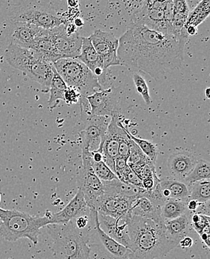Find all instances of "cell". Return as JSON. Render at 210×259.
Here are the masks:
<instances>
[{"mask_svg": "<svg viewBox=\"0 0 210 259\" xmlns=\"http://www.w3.org/2000/svg\"><path fill=\"white\" fill-rule=\"evenodd\" d=\"M188 37H178L131 23L119 40L121 65L155 80L179 69Z\"/></svg>", "mask_w": 210, "mask_h": 259, "instance_id": "cell-1", "label": "cell"}, {"mask_svg": "<svg viewBox=\"0 0 210 259\" xmlns=\"http://www.w3.org/2000/svg\"><path fill=\"white\" fill-rule=\"evenodd\" d=\"M127 223L131 245L123 259H158L178 247L166 238L164 221L130 214Z\"/></svg>", "mask_w": 210, "mask_h": 259, "instance_id": "cell-2", "label": "cell"}, {"mask_svg": "<svg viewBox=\"0 0 210 259\" xmlns=\"http://www.w3.org/2000/svg\"><path fill=\"white\" fill-rule=\"evenodd\" d=\"M50 248L56 259H90V237L77 228L75 220L46 226Z\"/></svg>", "mask_w": 210, "mask_h": 259, "instance_id": "cell-3", "label": "cell"}, {"mask_svg": "<svg viewBox=\"0 0 210 259\" xmlns=\"http://www.w3.org/2000/svg\"><path fill=\"white\" fill-rule=\"evenodd\" d=\"M51 212L47 211L45 216L34 217L17 210L3 209L0 207V236L10 242L27 238L33 244L37 245L40 229L51 224Z\"/></svg>", "mask_w": 210, "mask_h": 259, "instance_id": "cell-4", "label": "cell"}, {"mask_svg": "<svg viewBox=\"0 0 210 259\" xmlns=\"http://www.w3.org/2000/svg\"><path fill=\"white\" fill-rule=\"evenodd\" d=\"M9 19L12 23H28L45 30L67 23L49 3L42 1L14 3L9 8Z\"/></svg>", "mask_w": 210, "mask_h": 259, "instance_id": "cell-5", "label": "cell"}, {"mask_svg": "<svg viewBox=\"0 0 210 259\" xmlns=\"http://www.w3.org/2000/svg\"><path fill=\"white\" fill-rule=\"evenodd\" d=\"M67 87L74 89L81 95L87 97L101 90L96 77L76 59H61L52 64Z\"/></svg>", "mask_w": 210, "mask_h": 259, "instance_id": "cell-6", "label": "cell"}, {"mask_svg": "<svg viewBox=\"0 0 210 259\" xmlns=\"http://www.w3.org/2000/svg\"><path fill=\"white\" fill-rule=\"evenodd\" d=\"M111 120V117L81 114L73 133L79 136L82 151L101 153L105 134Z\"/></svg>", "mask_w": 210, "mask_h": 259, "instance_id": "cell-7", "label": "cell"}, {"mask_svg": "<svg viewBox=\"0 0 210 259\" xmlns=\"http://www.w3.org/2000/svg\"><path fill=\"white\" fill-rule=\"evenodd\" d=\"M92 153L82 151V167L78 170L77 183L84 194L90 210H94L95 202L104 194L102 182L94 174L91 166Z\"/></svg>", "mask_w": 210, "mask_h": 259, "instance_id": "cell-8", "label": "cell"}, {"mask_svg": "<svg viewBox=\"0 0 210 259\" xmlns=\"http://www.w3.org/2000/svg\"><path fill=\"white\" fill-rule=\"evenodd\" d=\"M165 1H145L132 17L133 24L145 26L150 30L169 34L164 19Z\"/></svg>", "mask_w": 210, "mask_h": 259, "instance_id": "cell-9", "label": "cell"}, {"mask_svg": "<svg viewBox=\"0 0 210 259\" xmlns=\"http://www.w3.org/2000/svg\"><path fill=\"white\" fill-rule=\"evenodd\" d=\"M97 54L101 58L104 68L111 66L121 65L117 56L119 40L111 32L97 29L89 37Z\"/></svg>", "mask_w": 210, "mask_h": 259, "instance_id": "cell-10", "label": "cell"}, {"mask_svg": "<svg viewBox=\"0 0 210 259\" xmlns=\"http://www.w3.org/2000/svg\"><path fill=\"white\" fill-rule=\"evenodd\" d=\"M48 31L62 59H77L80 56L83 37L78 31L69 35L66 31L65 23Z\"/></svg>", "mask_w": 210, "mask_h": 259, "instance_id": "cell-11", "label": "cell"}, {"mask_svg": "<svg viewBox=\"0 0 210 259\" xmlns=\"http://www.w3.org/2000/svg\"><path fill=\"white\" fill-rule=\"evenodd\" d=\"M122 131V124L120 122L119 111H117L111 116L101 150L103 161L114 172V161L119 155L120 138Z\"/></svg>", "mask_w": 210, "mask_h": 259, "instance_id": "cell-12", "label": "cell"}, {"mask_svg": "<svg viewBox=\"0 0 210 259\" xmlns=\"http://www.w3.org/2000/svg\"><path fill=\"white\" fill-rule=\"evenodd\" d=\"M137 197H118L103 194L95 202L94 210L100 214L112 218H126L131 211L133 202Z\"/></svg>", "mask_w": 210, "mask_h": 259, "instance_id": "cell-13", "label": "cell"}, {"mask_svg": "<svg viewBox=\"0 0 210 259\" xmlns=\"http://www.w3.org/2000/svg\"><path fill=\"white\" fill-rule=\"evenodd\" d=\"M120 91L111 88L106 90L98 91L87 97L91 108L92 116L111 117L117 109Z\"/></svg>", "mask_w": 210, "mask_h": 259, "instance_id": "cell-14", "label": "cell"}, {"mask_svg": "<svg viewBox=\"0 0 210 259\" xmlns=\"http://www.w3.org/2000/svg\"><path fill=\"white\" fill-rule=\"evenodd\" d=\"M5 59L12 67L23 73L34 63L45 60L43 56L36 50L24 48L12 42L5 51Z\"/></svg>", "mask_w": 210, "mask_h": 259, "instance_id": "cell-15", "label": "cell"}, {"mask_svg": "<svg viewBox=\"0 0 210 259\" xmlns=\"http://www.w3.org/2000/svg\"><path fill=\"white\" fill-rule=\"evenodd\" d=\"M197 160L190 152L178 150L171 154L167 161L169 178L182 182L195 167Z\"/></svg>", "mask_w": 210, "mask_h": 259, "instance_id": "cell-16", "label": "cell"}, {"mask_svg": "<svg viewBox=\"0 0 210 259\" xmlns=\"http://www.w3.org/2000/svg\"><path fill=\"white\" fill-rule=\"evenodd\" d=\"M76 59L82 62L93 73L101 86L106 84L108 70L104 68L102 59L97 54L89 37H83L81 54Z\"/></svg>", "mask_w": 210, "mask_h": 259, "instance_id": "cell-17", "label": "cell"}, {"mask_svg": "<svg viewBox=\"0 0 210 259\" xmlns=\"http://www.w3.org/2000/svg\"><path fill=\"white\" fill-rule=\"evenodd\" d=\"M130 214L126 218L116 219L112 217L98 213L100 228L102 229L108 236L128 249H129L131 245L128 233V223H127Z\"/></svg>", "mask_w": 210, "mask_h": 259, "instance_id": "cell-18", "label": "cell"}, {"mask_svg": "<svg viewBox=\"0 0 210 259\" xmlns=\"http://www.w3.org/2000/svg\"><path fill=\"white\" fill-rule=\"evenodd\" d=\"M87 211H90V208L87 206L84 194L78 189L75 197L61 211L51 213L50 219L51 224H67L79 217L85 216Z\"/></svg>", "mask_w": 210, "mask_h": 259, "instance_id": "cell-19", "label": "cell"}, {"mask_svg": "<svg viewBox=\"0 0 210 259\" xmlns=\"http://www.w3.org/2000/svg\"><path fill=\"white\" fill-rule=\"evenodd\" d=\"M191 213H192L190 211H188L176 219L164 221V230L166 238L178 245V246L180 241L185 237L188 236L190 232Z\"/></svg>", "mask_w": 210, "mask_h": 259, "instance_id": "cell-20", "label": "cell"}, {"mask_svg": "<svg viewBox=\"0 0 210 259\" xmlns=\"http://www.w3.org/2000/svg\"><path fill=\"white\" fill-rule=\"evenodd\" d=\"M43 29L28 24V23H12L11 26L10 37L12 43L19 46L29 48L33 40L41 32Z\"/></svg>", "mask_w": 210, "mask_h": 259, "instance_id": "cell-21", "label": "cell"}, {"mask_svg": "<svg viewBox=\"0 0 210 259\" xmlns=\"http://www.w3.org/2000/svg\"><path fill=\"white\" fill-rule=\"evenodd\" d=\"M29 49L38 52L43 59L51 64H54L59 59H62L59 51L55 46L48 30L43 29L31 44Z\"/></svg>", "mask_w": 210, "mask_h": 259, "instance_id": "cell-22", "label": "cell"}, {"mask_svg": "<svg viewBox=\"0 0 210 259\" xmlns=\"http://www.w3.org/2000/svg\"><path fill=\"white\" fill-rule=\"evenodd\" d=\"M90 214L92 217V220H93L94 224H95V230L97 236H98V239L101 241V244L104 246L105 249L114 258L118 259L125 258V255L128 252V248L122 246L120 243L108 236L104 231L100 228L98 212L96 211L90 210Z\"/></svg>", "mask_w": 210, "mask_h": 259, "instance_id": "cell-23", "label": "cell"}, {"mask_svg": "<svg viewBox=\"0 0 210 259\" xmlns=\"http://www.w3.org/2000/svg\"><path fill=\"white\" fill-rule=\"evenodd\" d=\"M160 188L163 197L168 199H175V200H189V187L182 182L172 180L170 178L160 179Z\"/></svg>", "mask_w": 210, "mask_h": 259, "instance_id": "cell-24", "label": "cell"}, {"mask_svg": "<svg viewBox=\"0 0 210 259\" xmlns=\"http://www.w3.org/2000/svg\"><path fill=\"white\" fill-rule=\"evenodd\" d=\"M24 75L48 90L53 77V64L45 60L37 61L26 70Z\"/></svg>", "mask_w": 210, "mask_h": 259, "instance_id": "cell-25", "label": "cell"}, {"mask_svg": "<svg viewBox=\"0 0 210 259\" xmlns=\"http://www.w3.org/2000/svg\"><path fill=\"white\" fill-rule=\"evenodd\" d=\"M104 194L109 196L118 197H145L146 191L143 188L122 183L115 180L110 182H102Z\"/></svg>", "mask_w": 210, "mask_h": 259, "instance_id": "cell-26", "label": "cell"}, {"mask_svg": "<svg viewBox=\"0 0 210 259\" xmlns=\"http://www.w3.org/2000/svg\"><path fill=\"white\" fill-rule=\"evenodd\" d=\"M131 215L148 218L156 222L164 221L161 218V210L158 209L146 197H137L134 199L131 207Z\"/></svg>", "mask_w": 210, "mask_h": 259, "instance_id": "cell-27", "label": "cell"}, {"mask_svg": "<svg viewBox=\"0 0 210 259\" xmlns=\"http://www.w3.org/2000/svg\"><path fill=\"white\" fill-rule=\"evenodd\" d=\"M187 211V202L168 199L161 208V215L164 221H167L180 218Z\"/></svg>", "mask_w": 210, "mask_h": 259, "instance_id": "cell-28", "label": "cell"}, {"mask_svg": "<svg viewBox=\"0 0 210 259\" xmlns=\"http://www.w3.org/2000/svg\"><path fill=\"white\" fill-rule=\"evenodd\" d=\"M67 88L68 87L67 84L53 66V77L48 89L50 93L48 106L51 108H55L57 106L59 100H64V92L67 90Z\"/></svg>", "mask_w": 210, "mask_h": 259, "instance_id": "cell-29", "label": "cell"}, {"mask_svg": "<svg viewBox=\"0 0 210 259\" xmlns=\"http://www.w3.org/2000/svg\"><path fill=\"white\" fill-rule=\"evenodd\" d=\"M210 180V164L206 160H199L196 162L195 167L190 174L182 181L188 187L197 182Z\"/></svg>", "mask_w": 210, "mask_h": 259, "instance_id": "cell-30", "label": "cell"}, {"mask_svg": "<svg viewBox=\"0 0 210 259\" xmlns=\"http://www.w3.org/2000/svg\"><path fill=\"white\" fill-rule=\"evenodd\" d=\"M189 200H195L199 203L209 202L210 183L208 180L197 182L189 187Z\"/></svg>", "mask_w": 210, "mask_h": 259, "instance_id": "cell-31", "label": "cell"}, {"mask_svg": "<svg viewBox=\"0 0 210 259\" xmlns=\"http://www.w3.org/2000/svg\"><path fill=\"white\" fill-rule=\"evenodd\" d=\"M210 1L204 0L200 2L196 6L193 12L189 15L185 26H193L197 27L203 23L209 15Z\"/></svg>", "mask_w": 210, "mask_h": 259, "instance_id": "cell-32", "label": "cell"}, {"mask_svg": "<svg viewBox=\"0 0 210 259\" xmlns=\"http://www.w3.org/2000/svg\"><path fill=\"white\" fill-rule=\"evenodd\" d=\"M125 131H126L127 134L128 135L130 138H131V139L135 143L136 145L139 147V149L142 150V153L145 154V155L149 158L150 161H152V163L155 164L158 155V147L149 141L135 137V136H133V135L128 131L127 127H125Z\"/></svg>", "mask_w": 210, "mask_h": 259, "instance_id": "cell-33", "label": "cell"}, {"mask_svg": "<svg viewBox=\"0 0 210 259\" xmlns=\"http://www.w3.org/2000/svg\"><path fill=\"white\" fill-rule=\"evenodd\" d=\"M128 145H129V156L127 159L128 165H142V164H153L149 158L142 153V150L139 149V147L131 138H130Z\"/></svg>", "mask_w": 210, "mask_h": 259, "instance_id": "cell-34", "label": "cell"}, {"mask_svg": "<svg viewBox=\"0 0 210 259\" xmlns=\"http://www.w3.org/2000/svg\"><path fill=\"white\" fill-rule=\"evenodd\" d=\"M192 213V212H191ZM191 228L194 229L199 235L210 233L209 216L200 213H191Z\"/></svg>", "mask_w": 210, "mask_h": 259, "instance_id": "cell-35", "label": "cell"}, {"mask_svg": "<svg viewBox=\"0 0 210 259\" xmlns=\"http://www.w3.org/2000/svg\"><path fill=\"white\" fill-rule=\"evenodd\" d=\"M91 166H92V170L97 177L101 180V182H110L113 180H119L117 175L111 170V168L104 162V161L100 162H95L91 161Z\"/></svg>", "mask_w": 210, "mask_h": 259, "instance_id": "cell-36", "label": "cell"}, {"mask_svg": "<svg viewBox=\"0 0 210 259\" xmlns=\"http://www.w3.org/2000/svg\"><path fill=\"white\" fill-rule=\"evenodd\" d=\"M133 78H134L136 92L142 96V99L147 105H150L151 100H150L149 89L145 78L138 73H134L133 74Z\"/></svg>", "mask_w": 210, "mask_h": 259, "instance_id": "cell-37", "label": "cell"}, {"mask_svg": "<svg viewBox=\"0 0 210 259\" xmlns=\"http://www.w3.org/2000/svg\"><path fill=\"white\" fill-rule=\"evenodd\" d=\"M120 181L122 183H128L130 185H134L136 187L142 188V180H140L137 174L134 171H133L129 166L128 165L122 178L120 179Z\"/></svg>", "mask_w": 210, "mask_h": 259, "instance_id": "cell-38", "label": "cell"}, {"mask_svg": "<svg viewBox=\"0 0 210 259\" xmlns=\"http://www.w3.org/2000/svg\"><path fill=\"white\" fill-rule=\"evenodd\" d=\"M127 167H128V162H127L126 158L118 155L114 161V174L117 175L119 180L122 178Z\"/></svg>", "mask_w": 210, "mask_h": 259, "instance_id": "cell-39", "label": "cell"}, {"mask_svg": "<svg viewBox=\"0 0 210 259\" xmlns=\"http://www.w3.org/2000/svg\"><path fill=\"white\" fill-rule=\"evenodd\" d=\"M80 96L81 94L74 89L67 88V90L64 92V100L68 105L76 104L78 103Z\"/></svg>", "mask_w": 210, "mask_h": 259, "instance_id": "cell-40", "label": "cell"}, {"mask_svg": "<svg viewBox=\"0 0 210 259\" xmlns=\"http://www.w3.org/2000/svg\"><path fill=\"white\" fill-rule=\"evenodd\" d=\"M174 3V12L180 15L189 17V7L187 2L183 0H175Z\"/></svg>", "mask_w": 210, "mask_h": 259, "instance_id": "cell-41", "label": "cell"}, {"mask_svg": "<svg viewBox=\"0 0 210 259\" xmlns=\"http://www.w3.org/2000/svg\"><path fill=\"white\" fill-rule=\"evenodd\" d=\"M159 182L160 179L158 178V175L155 174L151 178L142 180V188L146 191H153V190L155 189Z\"/></svg>", "mask_w": 210, "mask_h": 259, "instance_id": "cell-42", "label": "cell"}, {"mask_svg": "<svg viewBox=\"0 0 210 259\" xmlns=\"http://www.w3.org/2000/svg\"><path fill=\"white\" fill-rule=\"evenodd\" d=\"M89 219L87 215L85 216L79 217L75 220V226L77 228L79 229H84L87 227V224H88Z\"/></svg>", "mask_w": 210, "mask_h": 259, "instance_id": "cell-43", "label": "cell"}, {"mask_svg": "<svg viewBox=\"0 0 210 259\" xmlns=\"http://www.w3.org/2000/svg\"><path fill=\"white\" fill-rule=\"evenodd\" d=\"M192 245H193V240L190 237L186 236L180 241L178 246L186 249V248L192 247Z\"/></svg>", "mask_w": 210, "mask_h": 259, "instance_id": "cell-44", "label": "cell"}, {"mask_svg": "<svg viewBox=\"0 0 210 259\" xmlns=\"http://www.w3.org/2000/svg\"><path fill=\"white\" fill-rule=\"evenodd\" d=\"M199 202L195 200H188L187 210L190 212L195 213L199 205Z\"/></svg>", "mask_w": 210, "mask_h": 259, "instance_id": "cell-45", "label": "cell"}, {"mask_svg": "<svg viewBox=\"0 0 210 259\" xmlns=\"http://www.w3.org/2000/svg\"><path fill=\"white\" fill-rule=\"evenodd\" d=\"M185 30H186L187 35L194 36L197 34V27L193 26H185Z\"/></svg>", "mask_w": 210, "mask_h": 259, "instance_id": "cell-46", "label": "cell"}, {"mask_svg": "<svg viewBox=\"0 0 210 259\" xmlns=\"http://www.w3.org/2000/svg\"><path fill=\"white\" fill-rule=\"evenodd\" d=\"M92 161L95 162H100L103 161L102 154L98 153V152H92Z\"/></svg>", "mask_w": 210, "mask_h": 259, "instance_id": "cell-47", "label": "cell"}, {"mask_svg": "<svg viewBox=\"0 0 210 259\" xmlns=\"http://www.w3.org/2000/svg\"><path fill=\"white\" fill-rule=\"evenodd\" d=\"M73 24L76 26V28L82 27V26H84V20H83L82 19L80 18V17H76L74 20V22H73Z\"/></svg>", "mask_w": 210, "mask_h": 259, "instance_id": "cell-48", "label": "cell"}, {"mask_svg": "<svg viewBox=\"0 0 210 259\" xmlns=\"http://www.w3.org/2000/svg\"><path fill=\"white\" fill-rule=\"evenodd\" d=\"M68 5L70 8H77L78 7V3L77 1H68Z\"/></svg>", "mask_w": 210, "mask_h": 259, "instance_id": "cell-49", "label": "cell"}, {"mask_svg": "<svg viewBox=\"0 0 210 259\" xmlns=\"http://www.w3.org/2000/svg\"><path fill=\"white\" fill-rule=\"evenodd\" d=\"M210 89L209 88H207V89H206V91H205V94H206V97H207L208 99H209L210 97Z\"/></svg>", "mask_w": 210, "mask_h": 259, "instance_id": "cell-50", "label": "cell"}, {"mask_svg": "<svg viewBox=\"0 0 210 259\" xmlns=\"http://www.w3.org/2000/svg\"><path fill=\"white\" fill-rule=\"evenodd\" d=\"M0 199H1V197H0Z\"/></svg>", "mask_w": 210, "mask_h": 259, "instance_id": "cell-51", "label": "cell"}]
</instances>
